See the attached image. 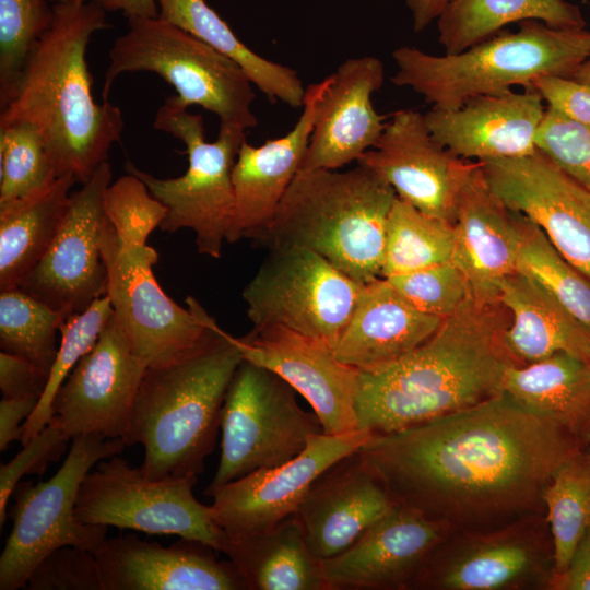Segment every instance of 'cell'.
Listing matches in <instances>:
<instances>
[{
	"mask_svg": "<svg viewBox=\"0 0 590 590\" xmlns=\"http://www.w3.org/2000/svg\"><path fill=\"white\" fill-rule=\"evenodd\" d=\"M176 95L166 98L155 115L153 127L180 140L188 156V168L176 178H157L127 162L125 169L139 177L153 197L167 209L160 225L164 232L189 228L197 250L220 258L235 212L232 170L246 140L241 128L221 125L217 139H204L201 115L187 110Z\"/></svg>",
	"mask_w": 590,
	"mask_h": 590,
	"instance_id": "cell-8",
	"label": "cell"
},
{
	"mask_svg": "<svg viewBox=\"0 0 590 590\" xmlns=\"http://www.w3.org/2000/svg\"><path fill=\"white\" fill-rule=\"evenodd\" d=\"M127 20L128 32L109 50L103 102L122 73L149 71L172 85L186 107L199 105L221 125L244 130L257 126L252 82L235 60L158 16Z\"/></svg>",
	"mask_w": 590,
	"mask_h": 590,
	"instance_id": "cell-7",
	"label": "cell"
},
{
	"mask_svg": "<svg viewBox=\"0 0 590 590\" xmlns=\"http://www.w3.org/2000/svg\"><path fill=\"white\" fill-rule=\"evenodd\" d=\"M214 551L197 540L163 546L126 534L105 539L95 557L104 590H247L233 563Z\"/></svg>",
	"mask_w": 590,
	"mask_h": 590,
	"instance_id": "cell-23",
	"label": "cell"
},
{
	"mask_svg": "<svg viewBox=\"0 0 590 590\" xmlns=\"http://www.w3.org/2000/svg\"><path fill=\"white\" fill-rule=\"evenodd\" d=\"M585 450L554 418L506 391L389 434L359 452L396 502L453 533L488 532L545 515L555 473Z\"/></svg>",
	"mask_w": 590,
	"mask_h": 590,
	"instance_id": "cell-1",
	"label": "cell"
},
{
	"mask_svg": "<svg viewBox=\"0 0 590 590\" xmlns=\"http://www.w3.org/2000/svg\"><path fill=\"white\" fill-rule=\"evenodd\" d=\"M49 375L31 362L0 352V389L4 398L40 400Z\"/></svg>",
	"mask_w": 590,
	"mask_h": 590,
	"instance_id": "cell-48",
	"label": "cell"
},
{
	"mask_svg": "<svg viewBox=\"0 0 590 590\" xmlns=\"http://www.w3.org/2000/svg\"><path fill=\"white\" fill-rule=\"evenodd\" d=\"M373 434L355 429L318 434L295 458L228 482L208 496L214 522L227 534L269 529L294 516L316 479L343 457L359 450Z\"/></svg>",
	"mask_w": 590,
	"mask_h": 590,
	"instance_id": "cell-18",
	"label": "cell"
},
{
	"mask_svg": "<svg viewBox=\"0 0 590 590\" xmlns=\"http://www.w3.org/2000/svg\"><path fill=\"white\" fill-rule=\"evenodd\" d=\"M453 225L397 197L388 216L381 276L405 274L451 261Z\"/></svg>",
	"mask_w": 590,
	"mask_h": 590,
	"instance_id": "cell-35",
	"label": "cell"
},
{
	"mask_svg": "<svg viewBox=\"0 0 590 590\" xmlns=\"http://www.w3.org/2000/svg\"><path fill=\"white\" fill-rule=\"evenodd\" d=\"M104 211L119 244L125 247L146 245L150 234L167 214L166 206L131 173L107 187Z\"/></svg>",
	"mask_w": 590,
	"mask_h": 590,
	"instance_id": "cell-42",
	"label": "cell"
},
{
	"mask_svg": "<svg viewBox=\"0 0 590 590\" xmlns=\"http://www.w3.org/2000/svg\"><path fill=\"white\" fill-rule=\"evenodd\" d=\"M516 214L519 229L516 271L543 287L590 329V279L558 252L536 224Z\"/></svg>",
	"mask_w": 590,
	"mask_h": 590,
	"instance_id": "cell-37",
	"label": "cell"
},
{
	"mask_svg": "<svg viewBox=\"0 0 590 590\" xmlns=\"http://www.w3.org/2000/svg\"><path fill=\"white\" fill-rule=\"evenodd\" d=\"M545 515L488 532L451 533L430 554L413 589L500 590L548 586L553 544Z\"/></svg>",
	"mask_w": 590,
	"mask_h": 590,
	"instance_id": "cell-14",
	"label": "cell"
},
{
	"mask_svg": "<svg viewBox=\"0 0 590 590\" xmlns=\"http://www.w3.org/2000/svg\"><path fill=\"white\" fill-rule=\"evenodd\" d=\"M75 182L72 175L60 176L28 198L0 205V291L17 287L42 260Z\"/></svg>",
	"mask_w": 590,
	"mask_h": 590,
	"instance_id": "cell-32",
	"label": "cell"
},
{
	"mask_svg": "<svg viewBox=\"0 0 590 590\" xmlns=\"http://www.w3.org/2000/svg\"><path fill=\"white\" fill-rule=\"evenodd\" d=\"M386 279L413 307L441 319L472 296L468 279L452 261Z\"/></svg>",
	"mask_w": 590,
	"mask_h": 590,
	"instance_id": "cell-43",
	"label": "cell"
},
{
	"mask_svg": "<svg viewBox=\"0 0 590 590\" xmlns=\"http://www.w3.org/2000/svg\"><path fill=\"white\" fill-rule=\"evenodd\" d=\"M227 555L247 590H328L322 560L310 552L294 516L252 533H225Z\"/></svg>",
	"mask_w": 590,
	"mask_h": 590,
	"instance_id": "cell-30",
	"label": "cell"
},
{
	"mask_svg": "<svg viewBox=\"0 0 590 590\" xmlns=\"http://www.w3.org/2000/svg\"><path fill=\"white\" fill-rule=\"evenodd\" d=\"M331 75L306 87L302 114L283 137L239 148L232 180L235 212L226 243L253 240L271 222L308 149L321 99Z\"/></svg>",
	"mask_w": 590,
	"mask_h": 590,
	"instance_id": "cell-24",
	"label": "cell"
},
{
	"mask_svg": "<svg viewBox=\"0 0 590 590\" xmlns=\"http://www.w3.org/2000/svg\"><path fill=\"white\" fill-rule=\"evenodd\" d=\"M69 438L59 422H50L8 463L0 467V528L7 521L8 502L24 475L43 474L64 453Z\"/></svg>",
	"mask_w": 590,
	"mask_h": 590,
	"instance_id": "cell-46",
	"label": "cell"
},
{
	"mask_svg": "<svg viewBox=\"0 0 590 590\" xmlns=\"http://www.w3.org/2000/svg\"><path fill=\"white\" fill-rule=\"evenodd\" d=\"M451 0H405L412 13L413 28L422 32L437 20Z\"/></svg>",
	"mask_w": 590,
	"mask_h": 590,
	"instance_id": "cell-51",
	"label": "cell"
},
{
	"mask_svg": "<svg viewBox=\"0 0 590 590\" xmlns=\"http://www.w3.org/2000/svg\"><path fill=\"white\" fill-rule=\"evenodd\" d=\"M58 178L39 131L27 122L0 127V205L28 198Z\"/></svg>",
	"mask_w": 590,
	"mask_h": 590,
	"instance_id": "cell-40",
	"label": "cell"
},
{
	"mask_svg": "<svg viewBox=\"0 0 590 590\" xmlns=\"http://www.w3.org/2000/svg\"><path fill=\"white\" fill-rule=\"evenodd\" d=\"M585 452L590 460V445L586 448Z\"/></svg>",
	"mask_w": 590,
	"mask_h": 590,
	"instance_id": "cell-55",
	"label": "cell"
},
{
	"mask_svg": "<svg viewBox=\"0 0 590 590\" xmlns=\"http://www.w3.org/2000/svg\"><path fill=\"white\" fill-rule=\"evenodd\" d=\"M442 320L413 307L388 279L380 276L363 284L333 352L339 361L359 371L374 370L420 346Z\"/></svg>",
	"mask_w": 590,
	"mask_h": 590,
	"instance_id": "cell-28",
	"label": "cell"
},
{
	"mask_svg": "<svg viewBox=\"0 0 590 590\" xmlns=\"http://www.w3.org/2000/svg\"><path fill=\"white\" fill-rule=\"evenodd\" d=\"M54 15V5L47 0H0V109L13 98Z\"/></svg>",
	"mask_w": 590,
	"mask_h": 590,
	"instance_id": "cell-39",
	"label": "cell"
},
{
	"mask_svg": "<svg viewBox=\"0 0 590 590\" xmlns=\"http://www.w3.org/2000/svg\"><path fill=\"white\" fill-rule=\"evenodd\" d=\"M158 17L192 34L235 60L270 101L302 107L306 88L297 73L246 46L204 0H156Z\"/></svg>",
	"mask_w": 590,
	"mask_h": 590,
	"instance_id": "cell-33",
	"label": "cell"
},
{
	"mask_svg": "<svg viewBox=\"0 0 590 590\" xmlns=\"http://www.w3.org/2000/svg\"><path fill=\"white\" fill-rule=\"evenodd\" d=\"M397 505L357 450L316 479L294 518L312 555L326 560L349 550Z\"/></svg>",
	"mask_w": 590,
	"mask_h": 590,
	"instance_id": "cell-22",
	"label": "cell"
},
{
	"mask_svg": "<svg viewBox=\"0 0 590 590\" xmlns=\"http://www.w3.org/2000/svg\"><path fill=\"white\" fill-rule=\"evenodd\" d=\"M480 164L498 199L536 224L558 252L590 279V191L538 149L526 156Z\"/></svg>",
	"mask_w": 590,
	"mask_h": 590,
	"instance_id": "cell-17",
	"label": "cell"
},
{
	"mask_svg": "<svg viewBox=\"0 0 590 590\" xmlns=\"http://www.w3.org/2000/svg\"><path fill=\"white\" fill-rule=\"evenodd\" d=\"M556 590H590V529L579 541L566 571L550 585Z\"/></svg>",
	"mask_w": 590,
	"mask_h": 590,
	"instance_id": "cell-50",
	"label": "cell"
},
{
	"mask_svg": "<svg viewBox=\"0 0 590 590\" xmlns=\"http://www.w3.org/2000/svg\"><path fill=\"white\" fill-rule=\"evenodd\" d=\"M113 315L107 295L96 299L84 311L68 318L60 330L57 357L49 371L46 389L35 409L23 424L22 446L36 436L52 418V400L79 361L93 347Z\"/></svg>",
	"mask_w": 590,
	"mask_h": 590,
	"instance_id": "cell-41",
	"label": "cell"
},
{
	"mask_svg": "<svg viewBox=\"0 0 590 590\" xmlns=\"http://www.w3.org/2000/svg\"><path fill=\"white\" fill-rule=\"evenodd\" d=\"M384 81L385 67L376 57L350 58L339 66L321 99L299 170L339 169L375 146L386 121L371 97Z\"/></svg>",
	"mask_w": 590,
	"mask_h": 590,
	"instance_id": "cell-26",
	"label": "cell"
},
{
	"mask_svg": "<svg viewBox=\"0 0 590 590\" xmlns=\"http://www.w3.org/2000/svg\"><path fill=\"white\" fill-rule=\"evenodd\" d=\"M235 341L244 359L270 369L307 400L323 434L357 429L358 370L339 361L331 346L278 324L253 327Z\"/></svg>",
	"mask_w": 590,
	"mask_h": 590,
	"instance_id": "cell-20",
	"label": "cell"
},
{
	"mask_svg": "<svg viewBox=\"0 0 590 590\" xmlns=\"http://www.w3.org/2000/svg\"><path fill=\"white\" fill-rule=\"evenodd\" d=\"M511 315L500 299L473 295L420 346L359 371L357 429L389 434L463 410L504 392L515 363L504 345Z\"/></svg>",
	"mask_w": 590,
	"mask_h": 590,
	"instance_id": "cell-2",
	"label": "cell"
},
{
	"mask_svg": "<svg viewBox=\"0 0 590 590\" xmlns=\"http://www.w3.org/2000/svg\"><path fill=\"white\" fill-rule=\"evenodd\" d=\"M26 586L30 590H104L95 554L71 545L47 554Z\"/></svg>",
	"mask_w": 590,
	"mask_h": 590,
	"instance_id": "cell-45",
	"label": "cell"
},
{
	"mask_svg": "<svg viewBox=\"0 0 590 590\" xmlns=\"http://www.w3.org/2000/svg\"><path fill=\"white\" fill-rule=\"evenodd\" d=\"M526 20L556 28L587 26L580 8L566 0H451L437 19L438 42L445 54H458Z\"/></svg>",
	"mask_w": 590,
	"mask_h": 590,
	"instance_id": "cell-34",
	"label": "cell"
},
{
	"mask_svg": "<svg viewBox=\"0 0 590 590\" xmlns=\"http://www.w3.org/2000/svg\"><path fill=\"white\" fill-rule=\"evenodd\" d=\"M499 298L511 315L503 341L516 366L557 353L590 362V329L533 280L512 272L503 281Z\"/></svg>",
	"mask_w": 590,
	"mask_h": 590,
	"instance_id": "cell-29",
	"label": "cell"
},
{
	"mask_svg": "<svg viewBox=\"0 0 590 590\" xmlns=\"http://www.w3.org/2000/svg\"><path fill=\"white\" fill-rule=\"evenodd\" d=\"M546 106L536 91L473 97L455 109L425 115L433 138L469 161L521 157L536 151L535 135Z\"/></svg>",
	"mask_w": 590,
	"mask_h": 590,
	"instance_id": "cell-25",
	"label": "cell"
},
{
	"mask_svg": "<svg viewBox=\"0 0 590 590\" xmlns=\"http://www.w3.org/2000/svg\"><path fill=\"white\" fill-rule=\"evenodd\" d=\"M574 79L590 86V55L578 67L577 71L574 74Z\"/></svg>",
	"mask_w": 590,
	"mask_h": 590,
	"instance_id": "cell-53",
	"label": "cell"
},
{
	"mask_svg": "<svg viewBox=\"0 0 590 590\" xmlns=\"http://www.w3.org/2000/svg\"><path fill=\"white\" fill-rule=\"evenodd\" d=\"M106 9L95 2L57 1L54 21L33 51L0 127L34 126L43 137L58 177L86 182L119 141V107L97 103L86 62L94 33L110 27Z\"/></svg>",
	"mask_w": 590,
	"mask_h": 590,
	"instance_id": "cell-3",
	"label": "cell"
},
{
	"mask_svg": "<svg viewBox=\"0 0 590 590\" xmlns=\"http://www.w3.org/2000/svg\"><path fill=\"white\" fill-rule=\"evenodd\" d=\"M197 481L153 480L114 456L98 461L86 474L74 514L83 523L178 535L201 541L219 552L225 532L212 519L210 506L193 496Z\"/></svg>",
	"mask_w": 590,
	"mask_h": 590,
	"instance_id": "cell-13",
	"label": "cell"
},
{
	"mask_svg": "<svg viewBox=\"0 0 590 590\" xmlns=\"http://www.w3.org/2000/svg\"><path fill=\"white\" fill-rule=\"evenodd\" d=\"M536 91L546 107L590 126V86L574 78L540 75L529 86Z\"/></svg>",
	"mask_w": 590,
	"mask_h": 590,
	"instance_id": "cell-47",
	"label": "cell"
},
{
	"mask_svg": "<svg viewBox=\"0 0 590 590\" xmlns=\"http://www.w3.org/2000/svg\"><path fill=\"white\" fill-rule=\"evenodd\" d=\"M101 248L113 314L148 366L180 357L215 333L216 321L196 298H186V309L163 291L153 273L154 248L121 246L108 221Z\"/></svg>",
	"mask_w": 590,
	"mask_h": 590,
	"instance_id": "cell-12",
	"label": "cell"
},
{
	"mask_svg": "<svg viewBox=\"0 0 590 590\" xmlns=\"http://www.w3.org/2000/svg\"><path fill=\"white\" fill-rule=\"evenodd\" d=\"M536 149L590 191V126L546 107L535 135Z\"/></svg>",
	"mask_w": 590,
	"mask_h": 590,
	"instance_id": "cell-44",
	"label": "cell"
},
{
	"mask_svg": "<svg viewBox=\"0 0 590 590\" xmlns=\"http://www.w3.org/2000/svg\"><path fill=\"white\" fill-rule=\"evenodd\" d=\"M111 176L106 161L70 194L52 243L17 286L68 318L106 295L108 274L101 243L107 221L104 196Z\"/></svg>",
	"mask_w": 590,
	"mask_h": 590,
	"instance_id": "cell-15",
	"label": "cell"
},
{
	"mask_svg": "<svg viewBox=\"0 0 590 590\" xmlns=\"http://www.w3.org/2000/svg\"><path fill=\"white\" fill-rule=\"evenodd\" d=\"M221 457L205 488H215L298 456L322 433L312 412H305L296 391L270 369L243 359L228 386L221 418Z\"/></svg>",
	"mask_w": 590,
	"mask_h": 590,
	"instance_id": "cell-10",
	"label": "cell"
},
{
	"mask_svg": "<svg viewBox=\"0 0 590 590\" xmlns=\"http://www.w3.org/2000/svg\"><path fill=\"white\" fill-rule=\"evenodd\" d=\"M452 530L397 505L342 554L322 560L328 590L413 589L433 551Z\"/></svg>",
	"mask_w": 590,
	"mask_h": 590,
	"instance_id": "cell-21",
	"label": "cell"
},
{
	"mask_svg": "<svg viewBox=\"0 0 590 590\" xmlns=\"http://www.w3.org/2000/svg\"><path fill=\"white\" fill-rule=\"evenodd\" d=\"M363 284L297 245L269 249L243 290L253 327L278 324L335 346Z\"/></svg>",
	"mask_w": 590,
	"mask_h": 590,
	"instance_id": "cell-11",
	"label": "cell"
},
{
	"mask_svg": "<svg viewBox=\"0 0 590 590\" xmlns=\"http://www.w3.org/2000/svg\"><path fill=\"white\" fill-rule=\"evenodd\" d=\"M68 317L19 287L0 293V349L49 375Z\"/></svg>",
	"mask_w": 590,
	"mask_h": 590,
	"instance_id": "cell-38",
	"label": "cell"
},
{
	"mask_svg": "<svg viewBox=\"0 0 590 590\" xmlns=\"http://www.w3.org/2000/svg\"><path fill=\"white\" fill-rule=\"evenodd\" d=\"M397 199L370 168L299 170L273 219L252 240L308 248L355 281L381 276L386 227Z\"/></svg>",
	"mask_w": 590,
	"mask_h": 590,
	"instance_id": "cell-5",
	"label": "cell"
},
{
	"mask_svg": "<svg viewBox=\"0 0 590 590\" xmlns=\"http://www.w3.org/2000/svg\"><path fill=\"white\" fill-rule=\"evenodd\" d=\"M146 367L113 314L58 389L52 417L71 439L90 434L123 439Z\"/></svg>",
	"mask_w": 590,
	"mask_h": 590,
	"instance_id": "cell-16",
	"label": "cell"
},
{
	"mask_svg": "<svg viewBox=\"0 0 590 590\" xmlns=\"http://www.w3.org/2000/svg\"><path fill=\"white\" fill-rule=\"evenodd\" d=\"M504 391L590 445V362L567 353L508 368Z\"/></svg>",
	"mask_w": 590,
	"mask_h": 590,
	"instance_id": "cell-31",
	"label": "cell"
},
{
	"mask_svg": "<svg viewBox=\"0 0 590 590\" xmlns=\"http://www.w3.org/2000/svg\"><path fill=\"white\" fill-rule=\"evenodd\" d=\"M127 447L121 438L78 435L57 473L34 485L20 482L12 496V530L0 556V589L26 586L37 564L54 550L71 545L96 553L106 539L107 526L79 521L74 509L80 486L101 460Z\"/></svg>",
	"mask_w": 590,
	"mask_h": 590,
	"instance_id": "cell-9",
	"label": "cell"
},
{
	"mask_svg": "<svg viewBox=\"0 0 590 590\" xmlns=\"http://www.w3.org/2000/svg\"><path fill=\"white\" fill-rule=\"evenodd\" d=\"M243 359L235 337L217 324L199 347L146 367L123 438L127 447H143L139 468L145 476L198 477L204 471L228 386Z\"/></svg>",
	"mask_w": 590,
	"mask_h": 590,
	"instance_id": "cell-4",
	"label": "cell"
},
{
	"mask_svg": "<svg viewBox=\"0 0 590 590\" xmlns=\"http://www.w3.org/2000/svg\"><path fill=\"white\" fill-rule=\"evenodd\" d=\"M50 1H74V2H80V3H84L88 0H50ZM92 1H95L99 4H102L105 9L107 8V5H109L114 0H92Z\"/></svg>",
	"mask_w": 590,
	"mask_h": 590,
	"instance_id": "cell-54",
	"label": "cell"
},
{
	"mask_svg": "<svg viewBox=\"0 0 590 590\" xmlns=\"http://www.w3.org/2000/svg\"><path fill=\"white\" fill-rule=\"evenodd\" d=\"M39 400L34 398H2L0 401V450L4 451L12 441L20 440L23 425L35 411Z\"/></svg>",
	"mask_w": 590,
	"mask_h": 590,
	"instance_id": "cell-49",
	"label": "cell"
},
{
	"mask_svg": "<svg viewBox=\"0 0 590 590\" xmlns=\"http://www.w3.org/2000/svg\"><path fill=\"white\" fill-rule=\"evenodd\" d=\"M107 11H121L128 17H157L158 7L156 0H114L106 8Z\"/></svg>",
	"mask_w": 590,
	"mask_h": 590,
	"instance_id": "cell-52",
	"label": "cell"
},
{
	"mask_svg": "<svg viewBox=\"0 0 590 590\" xmlns=\"http://www.w3.org/2000/svg\"><path fill=\"white\" fill-rule=\"evenodd\" d=\"M589 55L586 28H556L526 20L517 32H499L458 54L436 56L399 47L392 52L397 71L391 81L412 88L432 108L455 109L476 96L529 87L540 75L574 78Z\"/></svg>",
	"mask_w": 590,
	"mask_h": 590,
	"instance_id": "cell-6",
	"label": "cell"
},
{
	"mask_svg": "<svg viewBox=\"0 0 590 590\" xmlns=\"http://www.w3.org/2000/svg\"><path fill=\"white\" fill-rule=\"evenodd\" d=\"M477 161L463 160L432 135L425 115L396 111L357 163L370 168L421 212L453 225L462 185Z\"/></svg>",
	"mask_w": 590,
	"mask_h": 590,
	"instance_id": "cell-19",
	"label": "cell"
},
{
	"mask_svg": "<svg viewBox=\"0 0 590 590\" xmlns=\"http://www.w3.org/2000/svg\"><path fill=\"white\" fill-rule=\"evenodd\" d=\"M451 261L479 300L500 299L503 281L516 271L517 214L491 190L476 162L460 190Z\"/></svg>",
	"mask_w": 590,
	"mask_h": 590,
	"instance_id": "cell-27",
	"label": "cell"
},
{
	"mask_svg": "<svg viewBox=\"0 0 590 590\" xmlns=\"http://www.w3.org/2000/svg\"><path fill=\"white\" fill-rule=\"evenodd\" d=\"M543 502L553 544V580L566 571L579 541L590 529V460L585 450L555 473Z\"/></svg>",
	"mask_w": 590,
	"mask_h": 590,
	"instance_id": "cell-36",
	"label": "cell"
}]
</instances>
